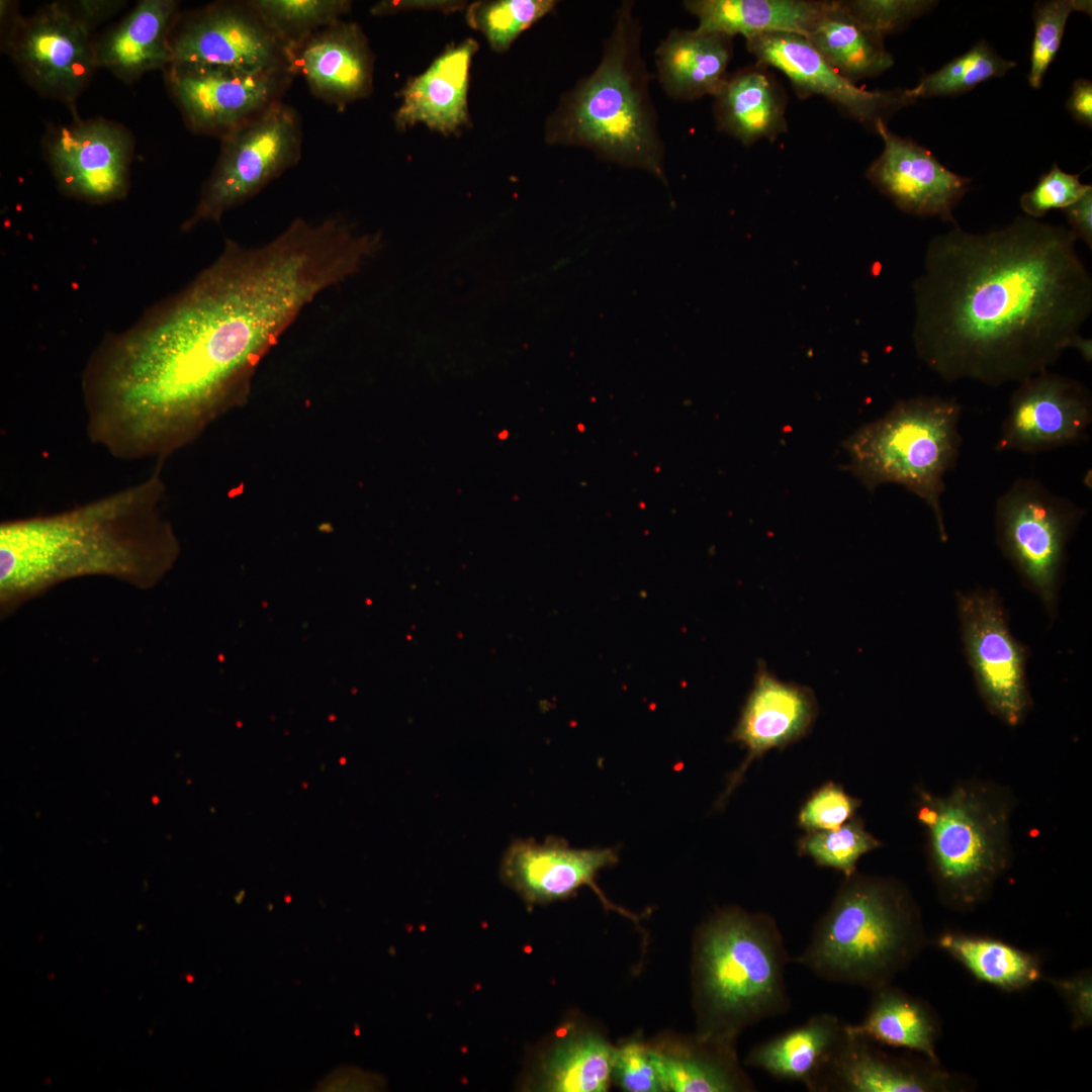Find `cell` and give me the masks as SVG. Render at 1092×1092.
<instances>
[{"mask_svg":"<svg viewBox=\"0 0 1092 1092\" xmlns=\"http://www.w3.org/2000/svg\"><path fill=\"white\" fill-rule=\"evenodd\" d=\"M1066 226L1017 216L933 237L914 281L912 339L941 379L1021 382L1073 348L1092 312V277Z\"/></svg>","mask_w":1092,"mask_h":1092,"instance_id":"obj_1","label":"cell"},{"mask_svg":"<svg viewBox=\"0 0 1092 1092\" xmlns=\"http://www.w3.org/2000/svg\"><path fill=\"white\" fill-rule=\"evenodd\" d=\"M165 461L136 483L42 516L0 524V614L6 618L67 580L106 576L151 589L180 551L164 515Z\"/></svg>","mask_w":1092,"mask_h":1092,"instance_id":"obj_2","label":"cell"},{"mask_svg":"<svg viewBox=\"0 0 1092 1092\" xmlns=\"http://www.w3.org/2000/svg\"><path fill=\"white\" fill-rule=\"evenodd\" d=\"M634 3L624 1L595 71L561 100L546 125L550 144L583 147L599 158L649 172L667 184L664 146L650 98Z\"/></svg>","mask_w":1092,"mask_h":1092,"instance_id":"obj_3","label":"cell"},{"mask_svg":"<svg viewBox=\"0 0 1092 1092\" xmlns=\"http://www.w3.org/2000/svg\"><path fill=\"white\" fill-rule=\"evenodd\" d=\"M791 962L769 914L738 907L718 911L694 942L693 988L698 1035L735 1042L745 1028L791 1008L785 971Z\"/></svg>","mask_w":1092,"mask_h":1092,"instance_id":"obj_4","label":"cell"},{"mask_svg":"<svg viewBox=\"0 0 1092 1092\" xmlns=\"http://www.w3.org/2000/svg\"><path fill=\"white\" fill-rule=\"evenodd\" d=\"M925 942L919 909L892 878L845 877L805 948L791 962L821 980L876 990L891 984Z\"/></svg>","mask_w":1092,"mask_h":1092,"instance_id":"obj_5","label":"cell"},{"mask_svg":"<svg viewBox=\"0 0 1092 1092\" xmlns=\"http://www.w3.org/2000/svg\"><path fill=\"white\" fill-rule=\"evenodd\" d=\"M918 795L917 819L926 830L938 894L951 908H975L1009 866L1013 797L982 780L960 782L943 796L925 790Z\"/></svg>","mask_w":1092,"mask_h":1092,"instance_id":"obj_6","label":"cell"},{"mask_svg":"<svg viewBox=\"0 0 1092 1092\" xmlns=\"http://www.w3.org/2000/svg\"><path fill=\"white\" fill-rule=\"evenodd\" d=\"M962 405L956 398L916 396L897 401L883 417L844 442L848 469L873 492L894 483L932 511L939 538L947 541L941 495L944 476L958 463Z\"/></svg>","mask_w":1092,"mask_h":1092,"instance_id":"obj_7","label":"cell"},{"mask_svg":"<svg viewBox=\"0 0 1092 1092\" xmlns=\"http://www.w3.org/2000/svg\"><path fill=\"white\" fill-rule=\"evenodd\" d=\"M1085 512L1032 477L1016 479L996 500L997 544L1049 616L1056 612L1068 544Z\"/></svg>","mask_w":1092,"mask_h":1092,"instance_id":"obj_8","label":"cell"},{"mask_svg":"<svg viewBox=\"0 0 1092 1092\" xmlns=\"http://www.w3.org/2000/svg\"><path fill=\"white\" fill-rule=\"evenodd\" d=\"M301 145L300 118L280 101L222 136L213 171L182 230L190 231L203 221H219L228 210L295 166Z\"/></svg>","mask_w":1092,"mask_h":1092,"instance_id":"obj_9","label":"cell"},{"mask_svg":"<svg viewBox=\"0 0 1092 1092\" xmlns=\"http://www.w3.org/2000/svg\"><path fill=\"white\" fill-rule=\"evenodd\" d=\"M957 601L962 641L978 692L991 714L1017 726L1031 706L1027 649L1012 635L995 592L959 593Z\"/></svg>","mask_w":1092,"mask_h":1092,"instance_id":"obj_10","label":"cell"},{"mask_svg":"<svg viewBox=\"0 0 1092 1092\" xmlns=\"http://www.w3.org/2000/svg\"><path fill=\"white\" fill-rule=\"evenodd\" d=\"M5 46L26 82L43 97L73 105L98 69L91 31L66 2L16 16Z\"/></svg>","mask_w":1092,"mask_h":1092,"instance_id":"obj_11","label":"cell"},{"mask_svg":"<svg viewBox=\"0 0 1092 1092\" xmlns=\"http://www.w3.org/2000/svg\"><path fill=\"white\" fill-rule=\"evenodd\" d=\"M166 83L191 130L220 139L274 103L292 78L289 72L251 73L232 67L173 63Z\"/></svg>","mask_w":1092,"mask_h":1092,"instance_id":"obj_12","label":"cell"},{"mask_svg":"<svg viewBox=\"0 0 1092 1092\" xmlns=\"http://www.w3.org/2000/svg\"><path fill=\"white\" fill-rule=\"evenodd\" d=\"M171 51V64L201 63L293 75L290 49L248 1L214 3L191 13L172 32Z\"/></svg>","mask_w":1092,"mask_h":1092,"instance_id":"obj_13","label":"cell"},{"mask_svg":"<svg viewBox=\"0 0 1092 1092\" xmlns=\"http://www.w3.org/2000/svg\"><path fill=\"white\" fill-rule=\"evenodd\" d=\"M43 145L53 176L66 194L91 203L126 195L133 141L124 126L104 118L77 120L53 128Z\"/></svg>","mask_w":1092,"mask_h":1092,"instance_id":"obj_14","label":"cell"},{"mask_svg":"<svg viewBox=\"0 0 1092 1092\" xmlns=\"http://www.w3.org/2000/svg\"><path fill=\"white\" fill-rule=\"evenodd\" d=\"M1092 396L1081 381L1048 370L1018 383L1010 396L997 451L1039 453L1085 440Z\"/></svg>","mask_w":1092,"mask_h":1092,"instance_id":"obj_15","label":"cell"},{"mask_svg":"<svg viewBox=\"0 0 1092 1092\" xmlns=\"http://www.w3.org/2000/svg\"><path fill=\"white\" fill-rule=\"evenodd\" d=\"M757 64L785 74L801 97L819 95L846 115L876 131L901 108L916 100L908 89L866 90L832 68L803 35L772 32L746 39Z\"/></svg>","mask_w":1092,"mask_h":1092,"instance_id":"obj_16","label":"cell"},{"mask_svg":"<svg viewBox=\"0 0 1092 1092\" xmlns=\"http://www.w3.org/2000/svg\"><path fill=\"white\" fill-rule=\"evenodd\" d=\"M618 860L619 852L614 847L573 848L557 837L543 842L517 839L502 857L500 878L531 905L565 900L587 886L605 908L634 920L632 914L611 903L596 883L599 873Z\"/></svg>","mask_w":1092,"mask_h":1092,"instance_id":"obj_17","label":"cell"},{"mask_svg":"<svg viewBox=\"0 0 1092 1092\" xmlns=\"http://www.w3.org/2000/svg\"><path fill=\"white\" fill-rule=\"evenodd\" d=\"M876 132L884 149L867 170L870 182L906 213L937 216L958 225L952 211L971 179L945 168L926 148L893 133L884 121Z\"/></svg>","mask_w":1092,"mask_h":1092,"instance_id":"obj_18","label":"cell"},{"mask_svg":"<svg viewBox=\"0 0 1092 1092\" xmlns=\"http://www.w3.org/2000/svg\"><path fill=\"white\" fill-rule=\"evenodd\" d=\"M817 712V702L811 689L778 678L760 662L753 687L730 737L731 741L746 748L747 756L730 776L717 806L721 807L740 784L753 759L807 735Z\"/></svg>","mask_w":1092,"mask_h":1092,"instance_id":"obj_19","label":"cell"},{"mask_svg":"<svg viewBox=\"0 0 1092 1092\" xmlns=\"http://www.w3.org/2000/svg\"><path fill=\"white\" fill-rule=\"evenodd\" d=\"M293 75H300L311 93L344 107L368 96L373 57L362 29L340 20L291 49Z\"/></svg>","mask_w":1092,"mask_h":1092,"instance_id":"obj_20","label":"cell"},{"mask_svg":"<svg viewBox=\"0 0 1092 1092\" xmlns=\"http://www.w3.org/2000/svg\"><path fill=\"white\" fill-rule=\"evenodd\" d=\"M961 1087L958 1078L939 1065L888 1055L847 1026L820 1092H944Z\"/></svg>","mask_w":1092,"mask_h":1092,"instance_id":"obj_21","label":"cell"},{"mask_svg":"<svg viewBox=\"0 0 1092 1092\" xmlns=\"http://www.w3.org/2000/svg\"><path fill=\"white\" fill-rule=\"evenodd\" d=\"M478 43L466 38L449 46L429 68L411 79L400 92L394 114L396 128L417 123L443 134L458 131L469 122V68Z\"/></svg>","mask_w":1092,"mask_h":1092,"instance_id":"obj_22","label":"cell"},{"mask_svg":"<svg viewBox=\"0 0 1092 1092\" xmlns=\"http://www.w3.org/2000/svg\"><path fill=\"white\" fill-rule=\"evenodd\" d=\"M178 8L175 0L139 1L119 23L95 41L98 68L124 82L168 68Z\"/></svg>","mask_w":1092,"mask_h":1092,"instance_id":"obj_23","label":"cell"},{"mask_svg":"<svg viewBox=\"0 0 1092 1092\" xmlns=\"http://www.w3.org/2000/svg\"><path fill=\"white\" fill-rule=\"evenodd\" d=\"M847 1034V1023L822 1012L803 1024L754 1045L745 1065L771 1077L798 1082L811 1092H820L832 1058Z\"/></svg>","mask_w":1092,"mask_h":1092,"instance_id":"obj_24","label":"cell"},{"mask_svg":"<svg viewBox=\"0 0 1092 1092\" xmlns=\"http://www.w3.org/2000/svg\"><path fill=\"white\" fill-rule=\"evenodd\" d=\"M732 37L696 29H672L656 49L659 82L680 101L714 96L725 81Z\"/></svg>","mask_w":1092,"mask_h":1092,"instance_id":"obj_25","label":"cell"},{"mask_svg":"<svg viewBox=\"0 0 1092 1092\" xmlns=\"http://www.w3.org/2000/svg\"><path fill=\"white\" fill-rule=\"evenodd\" d=\"M714 98L718 129L744 145L787 131L785 95L762 65L728 75Z\"/></svg>","mask_w":1092,"mask_h":1092,"instance_id":"obj_26","label":"cell"},{"mask_svg":"<svg viewBox=\"0 0 1092 1092\" xmlns=\"http://www.w3.org/2000/svg\"><path fill=\"white\" fill-rule=\"evenodd\" d=\"M665 1091L750 1092L751 1078L740 1066L735 1042L702 1037L650 1048Z\"/></svg>","mask_w":1092,"mask_h":1092,"instance_id":"obj_27","label":"cell"},{"mask_svg":"<svg viewBox=\"0 0 1092 1092\" xmlns=\"http://www.w3.org/2000/svg\"><path fill=\"white\" fill-rule=\"evenodd\" d=\"M827 1L807 0H688L685 8L695 15L697 29L745 39L772 32L807 36Z\"/></svg>","mask_w":1092,"mask_h":1092,"instance_id":"obj_28","label":"cell"},{"mask_svg":"<svg viewBox=\"0 0 1092 1092\" xmlns=\"http://www.w3.org/2000/svg\"><path fill=\"white\" fill-rule=\"evenodd\" d=\"M872 992L863 1019L856 1024L847 1023L849 1031L872 1042L914 1051L939 1065L938 1025L926 1004L892 983Z\"/></svg>","mask_w":1092,"mask_h":1092,"instance_id":"obj_29","label":"cell"},{"mask_svg":"<svg viewBox=\"0 0 1092 1092\" xmlns=\"http://www.w3.org/2000/svg\"><path fill=\"white\" fill-rule=\"evenodd\" d=\"M805 37L832 68L853 83L879 76L894 65L884 39L859 23L842 1H827Z\"/></svg>","mask_w":1092,"mask_h":1092,"instance_id":"obj_30","label":"cell"},{"mask_svg":"<svg viewBox=\"0 0 1092 1092\" xmlns=\"http://www.w3.org/2000/svg\"><path fill=\"white\" fill-rule=\"evenodd\" d=\"M615 1053L616 1048L597 1032L568 1031L544 1056L539 1088L554 1092L607 1091Z\"/></svg>","mask_w":1092,"mask_h":1092,"instance_id":"obj_31","label":"cell"},{"mask_svg":"<svg viewBox=\"0 0 1092 1092\" xmlns=\"http://www.w3.org/2000/svg\"><path fill=\"white\" fill-rule=\"evenodd\" d=\"M937 944L976 979L1004 991L1024 989L1041 975L1037 958L1001 940L947 932Z\"/></svg>","mask_w":1092,"mask_h":1092,"instance_id":"obj_32","label":"cell"},{"mask_svg":"<svg viewBox=\"0 0 1092 1092\" xmlns=\"http://www.w3.org/2000/svg\"><path fill=\"white\" fill-rule=\"evenodd\" d=\"M1014 67V61L1001 58L989 43L981 39L937 71L924 74L908 92L915 100L958 96L991 78L1004 76Z\"/></svg>","mask_w":1092,"mask_h":1092,"instance_id":"obj_33","label":"cell"},{"mask_svg":"<svg viewBox=\"0 0 1092 1092\" xmlns=\"http://www.w3.org/2000/svg\"><path fill=\"white\" fill-rule=\"evenodd\" d=\"M251 7L290 49L340 20L351 8L347 0H252Z\"/></svg>","mask_w":1092,"mask_h":1092,"instance_id":"obj_34","label":"cell"},{"mask_svg":"<svg viewBox=\"0 0 1092 1092\" xmlns=\"http://www.w3.org/2000/svg\"><path fill=\"white\" fill-rule=\"evenodd\" d=\"M555 4L553 0L481 1L470 5L467 21L484 34L493 51L504 53Z\"/></svg>","mask_w":1092,"mask_h":1092,"instance_id":"obj_35","label":"cell"},{"mask_svg":"<svg viewBox=\"0 0 1092 1092\" xmlns=\"http://www.w3.org/2000/svg\"><path fill=\"white\" fill-rule=\"evenodd\" d=\"M882 842L868 832L860 818H851L835 830L812 831L799 842V852L818 866L831 868L848 877L856 872L858 859L879 848Z\"/></svg>","mask_w":1092,"mask_h":1092,"instance_id":"obj_36","label":"cell"},{"mask_svg":"<svg viewBox=\"0 0 1092 1092\" xmlns=\"http://www.w3.org/2000/svg\"><path fill=\"white\" fill-rule=\"evenodd\" d=\"M1091 14V1L1051 0L1038 1L1033 6L1034 36L1030 53V70L1027 76L1030 87L1039 89L1043 78L1055 60L1064 36L1066 23L1072 11Z\"/></svg>","mask_w":1092,"mask_h":1092,"instance_id":"obj_37","label":"cell"},{"mask_svg":"<svg viewBox=\"0 0 1092 1092\" xmlns=\"http://www.w3.org/2000/svg\"><path fill=\"white\" fill-rule=\"evenodd\" d=\"M937 3L931 0L842 1L859 23L883 39L906 28L912 20L931 11Z\"/></svg>","mask_w":1092,"mask_h":1092,"instance_id":"obj_38","label":"cell"},{"mask_svg":"<svg viewBox=\"0 0 1092 1092\" xmlns=\"http://www.w3.org/2000/svg\"><path fill=\"white\" fill-rule=\"evenodd\" d=\"M1090 189V184L1080 181V174L1067 173L1054 164L1031 190L1021 195L1019 203L1026 216L1037 219L1052 209L1064 210Z\"/></svg>","mask_w":1092,"mask_h":1092,"instance_id":"obj_39","label":"cell"},{"mask_svg":"<svg viewBox=\"0 0 1092 1092\" xmlns=\"http://www.w3.org/2000/svg\"><path fill=\"white\" fill-rule=\"evenodd\" d=\"M860 801L829 782L817 789L802 806L798 824L808 832L835 830L853 818Z\"/></svg>","mask_w":1092,"mask_h":1092,"instance_id":"obj_40","label":"cell"},{"mask_svg":"<svg viewBox=\"0 0 1092 1092\" xmlns=\"http://www.w3.org/2000/svg\"><path fill=\"white\" fill-rule=\"evenodd\" d=\"M612 1079L628 1092L665 1091L650 1046L630 1040L616 1048Z\"/></svg>","mask_w":1092,"mask_h":1092,"instance_id":"obj_41","label":"cell"},{"mask_svg":"<svg viewBox=\"0 0 1092 1092\" xmlns=\"http://www.w3.org/2000/svg\"><path fill=\"white\" fill-rule=\"evenodd\" d=\"M1051 984L1065 999L1074 1030L1092 1023V980L1088 972L1068 979H1051Z\"/></svg>","mask_w":1092,"mask_h":1092,"instance_id":"obj_42","label":"cell"},{"mask_svg":"<svg viewBox=\"0 0 1092 1092\" xmlns=\"http://www.w3.org/2000/svg\"><path fill=\"white\" fill-rule=\"evenodd\" d=\"M72 13L92 32L96 26L112 17L125 1L81 0L66 2Z\"/></svg>","mask_w":1092,"mask_h":1092,"instance_id":"obj_43","label":"cell"},{"mask_svg":"<svg viewBox=\"0 0 1092 1092\" xmlns=\"http://www.w3.org/2000/svg\"><path fill=\"white\" fill-rule=\"evenodd\" d=\"M1070 230L1078 240L1092 249V189L1079 200L1064 209Z\"/></svg>","mask_w":1092,"mask_h":1092,"instance_id":"obj_44","label":"cell"},{"mask_svg":"<svg viewBox=\"0 0 1092 1092\" xmlns=\"http://www.w3.org/2000/svg\"><path fill=\"white\" fill-rule=\"evenodd\" d=\"M1066 107L1072 118L1089 128L1092 126V82L1080 78L1074 81Z\"/></svg>","mask_w":1092,"mask_h":1092,"instance_id":"obj_45","label":"cell"},{"mask_svg":"<svg viewBox=\"0 0 1092 1092\" xmlns=\"http://www.w3.org/2000/svg\"><path fill=\"white\" fill-rule=\"evenodd\" d=\"M463 6V2L459 1H380L376 3L370 10L374 15H385L401 11H408L412 9H439L445 11H451L460 9Z\"/></svg>","mask_w":1092,"mask_h":1092,"instance_id":"obj_46","label":"cell"},{"mask_svg":"<svg viewBox=\"0 0 1092 1092\" xmlns=\"http://www.w3.org/2000/svg\"><path fill=\"white\" fill-rule=\"evenodd\" d=\"M1073 349L1077 350L1081 357L1086 362L1092 361V343L1091 339L1080 336L1073 345Z\"/></svg>","mask_w":1092,"mask_h":1092,"instance_id":"obj_47","label":"cell"},{"mask_svg":"<svg viewBox=\"0 0 1092 1092\" xmlns=\"http://www.w3.org/2000/svg\"><path fill=\"white\" fill-rule=\"evenodd\" d=\"M244 896H245V892H244V891H242L241 893H239V894H238V896H237V897L235 898L236 902H237L238 904H239V903H241V902H242V900H243V898H244Z\"/></svg>","mask_w":1092,"mask_h":1092,"instance_id":"obj_48","label":"cell"},{"mask_svg":"<svg viewBox=\"0 0 1092 1092\" xmlns=\"http://www.w3.org/2000/svg\"><path fill=\"white\" fill-rule=\"evenodd\" d=\"M186 981H187L188 983H192V982L194 981V977H193V975H191V974H187V975H186Z\"/></svg>","mask_w":1092,"mask_h":1092,"instance_id":"obj_49","label":"cell"},{"mask_svg":"<svg viewBox=\"0 0 1092 1092\" xmlns=\"http://www.w3.org/2000/svg\"><path fill=\"white\" fill-rule=\"evenodd\" d=\"M285 900H286V903H288L290 901V897H286Z\"/></svg>","mask_w":1092,"mask_h":1092,"instance_id":"obj_50","label":"cell"}]
</instances>
